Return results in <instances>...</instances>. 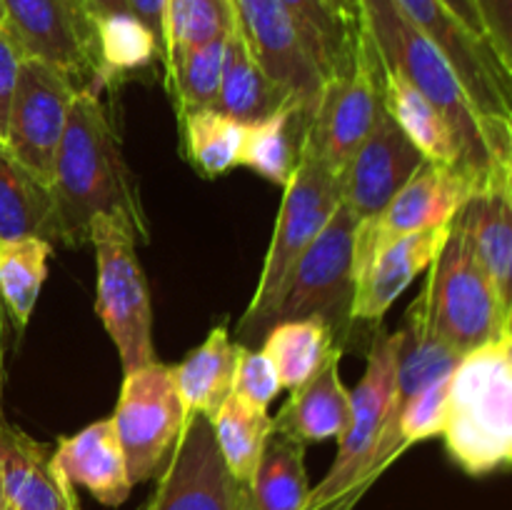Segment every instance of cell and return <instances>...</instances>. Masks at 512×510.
I'll list each match as a JSON object with an SVG mask.
<instances>
[{"label":"cell","mask_w":512,"mask_h":510,"mask_svg":"<svg viewBox=\"0 0 512 510\" xmlns=\"http://www.w3.org/2000/svg\"><path fill=\"white\" fill-rule=\"evenodd\" d=\"M475 255L512 310V183H500L475 193L463 208Z\"/></svg>","instance_id":"cell-25"},{"label":"cell","mask_w":512,"mask_h":510,"mask_svg":"<svg viewBox=\"0 0 512 510\" xmlns=\"http://www.w3.org/2000/svg\"><path fill=\"white\" fill-rule=\"evenodd\" d=\"M3 23L28 58L63 70L80 88L95 80L93 18L85 0H0Z\"/></svg>","instance_id":"cell-15"},{"label":"cell","mask_w":512,"mask_h":510,"mask_svg":"<svg viewBox=\"0 0 512 510\" xmlns=\"http://www.w3.org/2000/svg\"><path fill=\"white\" fill-rule=\"evenodd\" d=\"M110 418L133 488L155 478L168 463L188 420L173 378V365L153 360L125 373L118 405Z\"/></svg>","instance_id":"cell-10"},{"label":"cell","mask_w":512,"mask_h":510,"mask_svg":"<svg viewBox=\"0 0 512 510\" xmlns=\"http://www.w3.org/2000/svg\"><path fill=\"white\" fill-rule=\"evenodd\" d=\"M480 28L493 53L512 73V0H473Z\"/></svg>","instance_id":"cell-39"},{"label":"cell","mask_w":512,"mask_h":510,"mask_svg":"<svg viewBox=\"0 0 512 510\" xmlns=\"http://www.w3.org/2000/svg\"><path fill=\"white\" fill-rule=\"evenodd\" d=\"M8 330H10V323H8V315H5L3 305H0V380H3L5 375V350H8Z\"/></svg>","instance_id":"cell-45"},{"label":"cell","mask_w":512,"mask_h":510,"mask_svg":"<svg viewBox=\"0 0 512 510\" xmlns=\"http://www.w3.org/2000/svg\"><path fill=\"white\" fill-rule=\"evenodd\" d=\"M53 463L73 488H85L100 505L118 508L130 498L133 483L113 418L95 420L75 435L60 438Z\"/></svg>","instance_id":"cell-20"},{"label":"cell","mask_w":512,"mask_h":510,"mask_svg":"<svg viewBox=\"0 0 512 510\" xmlns=\"http://www.w3.org/2000/svg\"><path fill=\"white\" fill-rule=\"evenodd\" d=\"M88 243L93 245L98 263L95 313L118 348L123 373H130L155 360L153 305L135 253L143 240L128 220L98 215L90 220Z\"/></svg>","instance_id":"cell-6"},{"label":"cell","mask_w":512,"mask_h":510,"mask_svg":"<svg viewBox=\"0 0 512 510\" xmlns=\"http://www.w3.org/2000/svg\"><path fill=\"white\" fill-rule=\"evenodd\" d=\"M383 110V60L360 23V43L353 68L345 75L325 80L308 115L303 140L318 153L325 168L343 180L353 160Z\"/></svg>","instance_id":"cell-9"},{"label":"cell","mask_w":512,"mask_h":510,"mask_svg":"<svg viewBox=\"0 0 512 510\" xmlns=\"http://www.w3.org/2000/svg\"><path fill=\"white\" fill-rule=\"evenodd\" d=\"M448 458L473 478L512 463V330L470 350L450 375L445 410Z\"/></svg>","instance_id":"cell-3"},{"label":"cell","mask_w":512,"mask_h":510,"mask_svg":"<svg viewBox=\"0 0 512 510\" xmlns=\"http://www.w3.org/2000/svg\"><path fill=\"white\" fill-rule=\"evenodd\" d=\"M18 238L58 245L53 190L0 143V243Z\"/></svg>","instance_id":"cell-24"},{"label":"cell","mask_w":512,"mask_h":510,"mask_svg":"<svg viewBox=\"0 0 512 510\" xmlns=\"http://www.w3.org/2000/svg\"><path fill=\"white\" fill-rule=\"evenodd\" d=\"M335 5H338V10L343 15H348L350 20H355V23H360V10H358V0H333Z\"/></svg>","instance_id":"cell-46"},{"label":"cell","mask_w":512,"mask_h":510,"mask_svg":"<svg viewBox=\"0 0 512 510\" xmlns=\"http://www.w3.org/2000/svg\"><path fill=\"white\" fill-rule=\"evenodd\" d=\"M238 25L265 75L290 103L310 113L325 80L303 48L298 30L280 0H233Z\"/></svg>","instance_id":"cell-16"},{"label":"cell","mask_w":512,"mask_h":510,"mask_svg":"<svg viewBox=\"0 0 512 510\" xmlns=\"http://www.w3.org/2000/svg\"><path fill=\"white\" fill-rule=\"evenodd\" d=\"M95 80L90 88H113L118 80L163 60L155 35L133 13H110L93 18Z\"/></svg>","instance_id":"cell-29"},{"label":"cell","mask_w":512,"mask_h":510,"mask_svg":"<svg viewBox=\"0 0 512 510\" xmlns=\"http://www.w3.org/2000/svg\"><path fill=\"white\" fill-rule=\"evenodd\" d=\"M130 13L155 35L165 55V0H125Z\"/></svg>","instance_id":"cell-41"},{"label":"cell","mask_w":512,"mask_h":510,"mask_svg":"<svg viewBox=\"0 0 512 510\" xmlns=\"http://www.w3.org/2000/svg\"><path fill=\"white\" fill-rule=\"evenodd\" d=\"M25 53L8 30V25L0 23V143H5L8 135V118L10 105H13L15 85H18L20 63H23Z\"/></svg>","instance_id":"cell-40"},{"label":"cell","mask_w":512,"mask_h":510,"mask_svg":"<svg viewBox=\"0 0 512 510\" xmlns=\"http://www.w3.org/2000/svg\"><path fill=\"white\" fill-rule=\"evenodd\" d=\"M178 118L185 155L203 178H220L228 170L238 168L248 125L230 118L218 108L188 110Z\"/></svg>","instance_id":"cell-34"},{"label":"cell","mask_w":512,"mask_h":510,"mask_svg":"<svg viewBox=\"0 0 512 510\" xmlns=\"http://www.w3.org/2000/svg\"><path fill=\"white\" fill-rule=\"evenodd\" d=\"M308 495L305 445L273 430L253 478L245 485L243 510H305Z\"/></svg>","instance_id":"cell-28"},{"label":"cell","mask_w":512,"mask_h":510,"mask_svg":"<svg viewBox=\"0 0 512 510\" xmlns=\"http://www.w3.org/2000/svg\"><path fill=\"white\" fill-rule=\"evenodd\" d=\"M0 23H3V5H0Z\"/></svg>","instance_id":"cell-48"},{"label":"cell","mask_w":512,"mask_h":510,"mask_svg":"<svg viewBox=\"0 0 512 510\" xmlns=\"http://www.w3.org/2000/svg\"><path fill=\"white\" fill-rule=\"evenodd\" d=\"M420 163L423 155L413 148L383 105L368 138L360 143L345 168L343 203L360 223L373 220L408 183Z\"/></svg>","instance_id":"cell-17"},{"label":"cell","mask_w":512,"mask_h":510,"mask_svg":"<svg viewBox=\"0 0 512 510\" xmlns=\"http://www.w3.org/2000/svg\"><path fill=\"white\" fill-rule=\"evenodd\" d=\"M358 10L385 68L415 85L445 115L458 140L465 173L473 175L483 190L512 183V140L495 133L480 118L438 45L395 0H358Z\"/></svg>","instance_id":"cell-2"},{"label":"cell","mask_w":512,"mask_h":510,"mask_svg":"<svg viewBox=\"0 0 512 510\" xmlns=\"http://www.w3.org/2000/svg\"><path fill=\"white\" fill-rule=\"evenodd\" d=\"M225 38L183 50L165 63L168 90L178 105V115L198 108H213L223 73Z\"/></svg>","instance_id":"cell-35"},{"label":"cell","mask_w":512,"mask_h":510,"mask_svg":"<svg viewBox=\"0 0 512 510\" xmlns=\"http://www.w3.org/2000/svg\"><path fill=\"white\" fill-rule=\"evenodd\" d=\"M53 245L43 238H18L0 243V305L8 323L23 333L30 323L40 288L48 278Z\"/></svg>","instance_id":"cell-31"},{"label":"cell","mask_w":512,"mask_h":510,"mask_svg":"<svg viewBox=\"0 0 512 510\" xmlns=\"http://www.w3.org/2000/svg\"><path fill=\"white\" fill-rule=\"evenodd\" d=\"M343 348H333L325 363L290 390L288 403L273 418L275 433L290 435L303 445L338 440L350 423V390L340 378Z\"/></svg>","instance_id":"cell-21"},{"label":"cell","mask_w":512,"mask_h":510,"mask_svg":"<svg viewBox=\"0 0 512 510\" xmlns=\"http://www.w3.org/2000/svg\"><path fill=\"white\" fill-rule=\"evenodd\" d=\"M383 105L413 148L430 163L463 168L458 140L445 115L415 85L383 65Z\"/></svg>","instance_id":"cell-27"},{"label":"cell","mask_w":512,"mask_h":510,"mask_svg":"<svg viewBox=\"0 0 512 510\" xmlns=\"http://www.w3.org/2000/svg\"><path fill=\"white\" fill-rule=\"evenodd\" d=\"M243 343L230 338L228 323L215 325L208 338L188 353L183 363L173 365V378L178 385L185 413L215 418L220 405L233 393L235 370Z\"/></svg>","instance_id":"cell-22"},{"label":"cell","mask_w":512,"mask_h":510,"mask_svg":"<svg viewBox=\"0 0 512 510\" xmlns=\"http://www.w3.org/2000/svg\"><path fill=\"white\" fill-rule=\"evenodd\" d=\"M85 3H88L90 18H98V15H110V13H130L125 0H85Z\"/></svg>","instance_id":"cell-43"},{"label":"cell","mask_w":512,"mask_h":510,"mask_svg":"<svg viewBox=\"0 0 512 510\" xmlns=\"http://www.w3.org/2000/svg\"><path fill=\"white\" fill-rule=\"evenodd\" d=\"M308 115V110L290 103L275 110L268 118L250 123L245 128L240 165L255 170L268 183L285 188V183L293 175L295 163H298Z\"/></svg>","instance_id":"cell-30"},{"label":"cell","mask_w":512,"mask_h":510,"mask_svg":"<svg viewBox=\"0 0 512 510\" xmlns=\"http://www.w3.org/2000/svg\"><path fill=\"white\" fill-rule=\"evenodd\" d=\"M448 233L450 223L403 235V238L385 245L355 285L353 323L380 328L390 305L413 285V280L420 273H425L435 263L445 240H448Z\"/></svg>","instance_id":"cell-19"},{"label":"cell","mask_w":512,"mask_h":510,"mask_svg":"<svg viewBox=\"0 0 512 510\" xmlns=\"http://www.w3.org/2000/svg\"><path fill=\"white\" fill-rule=\"evenodd\" d=\"M333 348L340 345H335L328 325L318 318H303L270 325L260 350L275 365L283 388L295 390L325 363Z\"/></svg>","instance_id":"cell-32"},{"label":"cell","mask_w":512,"mask_h":510,"mask_svg":"<svg viewBox=\"0 0 512 510\" xmlns=\"http://www.w3.org/2000/svg\"><path fill=\"white\" fill-rule=\"evenodd\" d=\"M428 270V318L450 348L465 355L510 333L512 310L505 308L475 255L463 210L450 220L448 240Z\"/></svg>","instance_id":"cell-5"},{"label":"cell","mask_w":512,"mask_h":510,"mask_svg":"<svg viewBox=\"0 0 512 510\" xmlns=\"http://www.w3.org/2000/svg\"><path fill=\"white\" fill-rule=\"evenodd\" d=\"M405 15L433 40L458 73L480 118L512 140V73L503 68L488 40L465 28L443 0H395Z\"/></svg>","instance_id":"cell-12"},{"label":"cell","mask_w":512,"mask_h":510,"mask_svg":"<svg viewBox=\"0 0 512 510\" xmlns=\"http://www.w3.org/2000/svg\"><path fill=\"white\" fill-rule=\"evenodd\" d=\"M283 190V203H280L260 280L243 318L235 325L238 343L243 345L263 340V335L268 333L270 315L288 285L295 263L318 238V233L343 200V180L335 178L325 168L323 160L305 140L300 143L298 163Z\"/></svg>","instance_id":"cell-4"},{"label":"cell","mask_w":512,"mask_h":510,"mask_svg":"<svg viewBox=\"0 0 512 510\" xmlns=\"http://www.w3.org/2000/svg\"><path fill=\"white\" fill-rule=\"evenodd\" d=\"M210 423L230 475L240 485H248L258 468L265 443L273 433V415L268 413V408L250 405L230 393Z\"/></svg>","instance_id":"cell-33"},{"label":"cell","mask_w":512,"mask_h":510,"mask_svg":"<svg viewBox=\"0 0 512 510\" xmlns=\"http://www.w3.org/2000/svg\"><path fill=\"white\" fill-rule=\"evenodd\" d=\"M58 223V245L80 248L88 243L90 220L118 215L150 243L148 218L138 183L123 155L113 115L98 90L80 88L70 105L50 180Z\"/></svg>","instance_id":"cell-1"},{"label":"cell","mask_w":512,"mask_h":510,"mask_svg":"<svg viewBox=\"0 0 512 510\" xmlns=\"http://www.w3.org/2000/svg\"><path fill=\"white\" fill-rule=\"evenodd\" d=\"M283 105H290V100L265 75L263 65L258 63L248 40H245L243 30H240L238 15H235L233 28L225 35L223 73H220V90L213 108L223 110L230 118L250 125L255 120L273 115Z\"/></svg>","instance_id":"cell-23"},{"label":"cell","mask_w":512,"mask_h":510,"mask_svg":"<svg viewBox=\"0 0 512 510\" xmlns=\"http://www.w3.org/2000/svg\"><path fill=\"white\" fill-rule=\"evenodd\" d=\"M480 190L483 185L465 170L423 160L395 198L373 220L358 225L355 285L385 245L418 230L448 225Z\"/></svg>","instance_id":"cell-11"},{"label":"cell","mask_w":512,"mask_h":510,"mask_svg":"<svg viewBox=\"0 0 512 510\" xmlns=\"http://www.w3.org/2000/svg\"><path fill=\"white\" fill-rule=\"evenodd\" d=\"M155 478L143 510H243L245 505V485L230 475L205 415H188L178 445Z\"/></svg>","instance_id":"cell-14"},{"label":"cell","mask_w":512,"mask_h":510,"mask_svg":"<svg viewBox=\"0 0 512 510\" xmlns=\"http://www.w3.org/2000/svg\"><path fill=\"white\" fill-rule=\"evenodd\" d=\"M400 343V328L393 333H375L363 378L350 393V423L338 438V455L325 478L310 488L305 510L325 508L350 490H370L380 478V473H375V453L388 423Z\"/></svg>","instance_id":"cell-8"},{"label":"cell","mask_w":512,"mask_h":510,"mask_svg":"<svg viewBox=\"0 0 512 510\" xmlns=\"http://www.w3.org/2000/svg\"><path fill=\"white\" fill-rule=\"evenodd\" d=\"M283 390L280 375L275 365L270 363L268 355L263 350H253L248 345L240 348L238 370H235L233 395L243 398L245 403L258 405V408H268Z\"/></svg>","instance_id":"cell-38"},{"label":"cell","mask_w":512,"mask_h":510,"mask_svg":"<svg viewBox=\"0 0 512 510\" xmlns=\"http://www.w3.org/2000/svg\"><path fill=\"white\" fill-rule=\"evenodd\" d=\"M280 5L288 10L320 78H340L353 68L360 23L340 13L333 0H280Z\"/></svg>","instance_id":"cell-26"},{"label":"cell","mask_w":512,"mask_h":510,"mask_svg":"<svg viewBox=\"0 0 512 510\" xmlns=\"http://www.w3.org/2000/svg\"><path fill=\"white\" fill-rule=\"evenodd\" d=\"M360 220L340 200L335 213L308 245L290 273L288 285L270 315L280 320L318 318L333 333L335 345L345 350L353 335L355 303V235Z\"/></svg>","instance_id":"cell-7"},{"label":"cell","mask_w":512,"mask_h":510,"mask_svg":"<svg viewBox=\"0 0 512 510\" xmlns=\"http://www.w3.org/2000/svg\"><path fill=\"white\" fill-rule=\"evenodd\" d=\"M235 23L233 0H165V55H173L225 38Z\"/></svg>","instance_id":"cell-36"},{"label":"cell","mask_w":512,"mask_h":510,"mask_svg":"<svg viewBox=\"0 0 512 510\" xmlns=\"http://www.w3.org/2000/svg\"><path fill=\"white\" fill-rule=\"evenodd\" d=\"M0 478L13 510H80L78 493L53 463V448L38 443L0 408Z\"/></svg>","instance_id":"cell-18"},{"label":"cell","mask_w":512,"mask_h":510,"mask_svg":"<svg viewBox=\"0 0 512 510\" xmlns=\"http://www.w3.org/2000/svg\"><path fill=\"white\" fill-rule=\"evenodd\" d=\"M365 493H368V490H350V493H345L343 498L333 500V503L325 505V508L320 510H355V505L360 503V498H363Z\"/></svg>","instance_id":"cell-44"},{"label":"cell","mask_w":512,"mask_h":510,"mask_svg":"<svg viewBox=\"0 0 512 510\" xmlns=\"http://www.w3.org/2000/svg\"><path fill=\"white\" fill-rule=\"evenodd\" d=\"M0 510H13V505H10V500H8V493H5L3 478H0Z\"/></svg>","instance_id":"cell-47"},{"label":"cell","mask_w":512,"mask_h":510,"mask_svg":"<svg viewBox=\"0 0 512 510\" xmlns=\"http://www.w3.org/2000/svg\"><path fill=\"white\" fill-rule=\"evenodd\" d=\"M78 90L80 85L70 75L43 60L25 55L20 63L5 145L30 173L48 185Z\"/></svg>","instance_id":"cell-13"},{"label":"cell","mask_w":512,"mask_h":510,"mask_svg":"<svg viewBox=\"0 0 512 510\" xmlns=\"http://www.w3.org/2000/svg\"><path fill=\"white\" fill-rule=\"evenodd\" d=\"M453 370L440 378L430 380L425 388H420L413 398L405 400L398 413V440L400 448L408 450L423 440L440 438L445 430V410H448V388Z\"/></svg>","instance_id":"cell-37"},{"label":"cell","mask_w":512,"mask_h":510,"mask_svg":"<svg viewBox=\"0 0 512 510\" xmlns=\"http://www.w3.org/2000/svg\"><path fill=\"white\" fill-rule=\"evenodd\" d=\"M445 5H448L450 10H453L455 15H458L460 20L465 23V28L473 30L475 35H480V38L485 40L483 35V28H480V20H478V13H475V5L473 0H443Z\"/></svg>","instance_id":"cell-42"}]
</instances>
